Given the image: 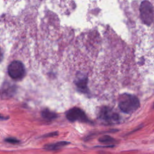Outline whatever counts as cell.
Returning <instances> with one entry per match:
<instances>
[{
    "label": "cell",
    "mask_w": 154,
    "mask_h": 154,
    "mask_svg": "<svg viewBox=\"0 0 154 154\" xmlns=\"http://www.w3.org/2000/svg\"><path fill=\"white\" fill-rule=\"evenodd\" d=\"M76 85L81 90H82V91L85 90L86 86H87V79L85 78H81V79H79L77 81Z\"/></svg>",
    "instance_id": "obj_8"
},
{
    "label": "cell",
    "mask_w": 154,
    "mask_h": 154,
    "mask_svg": "<svg viewBox=\"0 0 154 154\" xmlns=\"http://www.w3.org/2000/svg\"><path fill=\"white\" fill-rule=\"evenodd\" d=\"M25 72L23 64L19 61H13L8 66V73L9 76L13 79H22L25 75Z\"/></svg>",
    "instance_id": "obj_3"
},
{
    "label": "cell",
    "mask_w": 154,
    "mask_h": 154,
    "mask_svg": "<svg viewBox=\"0 0 154 154\" xmlns=\"http://www.w3.org/2000/svg\"><path fill=\"white\" fill-rule=\"evenodd\" d=\"M99 141L102 142V143H108V142H111L113 140H112V138L111 137H109V136H104L102 138H101Z\"/></svg>",
    "instance_id": "obj_9"
},
{
    "label": "cell",
    "mask_w": 154,
    "mask_h": 154,
    "mask_svg": "<svg viewBox=\"0 0 154 154\" xmlns=\"http://www.w3.org/2000/svg\"><path fill=\"white\" fill-rule=\"evenodd\" d=\"M119 106L123 112L131 114L139 108L140 102L138 99L134 95L123 94L120 96Z\"/></svg>",
    "instance_id": "obj_1"
},
{
    "label": "cell",
    "mask_w": 154,
    "mask_h": 154,
    "mask_svg": "<svg viewBox=\"0 0 154 154\" xmlns=\"http://www.w3.org/2000/svg\"><path fill=\"white\" fill-rule=\"evenodd\" d=\"M66 117L70 122H89V120L88 119L85 112L82 109L77 107H74L69 109L66 113Z\"/></svg>",
    "instance_id": "obj_4"
},
{
    "label": "cell",
    "mask_w": 154,
    "mask_h": 154,
    "mask_svg": "<svg viewBox=\"0 0 154 154\" xmlns=\"http://www.w3.org/2000/svg\"><path fill=\"white\" fill-rule=\"evenodd\" d=\"M140 16L142 22L150 26L154 22V7L149 0H143L139 7Z\"/></svg>",
    "instance_id": "obj_2"
},
{
    "label": "cell",
    "mask_w": 154,
    "mask_h": 154,
    "mask_svg": "<svg viewBox=\"0 0 154 154\" xmlns=\"http://www.w3.org/2000/svg\"><path fill=\"white\" fill-rule=\"evenodd\" d=\"M42 116L43 118L47 120H52L57 117V114L53 112H51L49 109L43 110L42 112Z\"/></svg>",
    "instance_id": "obj_6"
},
{
    "label": "cell",
    "mask_w": 154,
    "mask_h": 154,
    "mask_svg": "<svg viewBox=\"0 0 154 154\" xmlns=\"http://www.w3.org/2000/svg\"><path fill=\"white\" fill-rule=\"evenodd\" d=\"M5 140H6L7 142H9V143H13V144H14V143H18V142H19V141H18V140H17L16 139L13 138H7Z\"/></svg>",
    "instance_id": "obj_10"
},
{
    "label": "cell",
    "mask_w": 154,
    "mask_h": 154,
    "mask_svg": "<svg viewBox=\"0 0 154 154\" xmlns=\"http://www.w3.org/2000/svg\"><path fill=\"white\" fill-rule=\"evenodd\" d=\"M68 143L66 141H61L58 143H56L54 144H52L50 145H48L47 147L45 148L47 150H56L62 147L63 146L66 145Z\"/></svg>",
    "instance_id": "obj_7"
},
{
    "label": "cell",
    "mask_w": 154,
    "mask_h": 154,
    "mask_svg": "<svg viewBox=\"0 0 154 154\" xmlns=\"http://www.w3.org/2000/svg\"><path fill=\"white\" fill-rule=\"evenodd\" d=\"M100 118L107 122L112 123L119 120V117L118 114L114 112L111 108L103 107L100 111Z\"/></svg>",
    "instance_id": "obj_5"
}]
</instances>
